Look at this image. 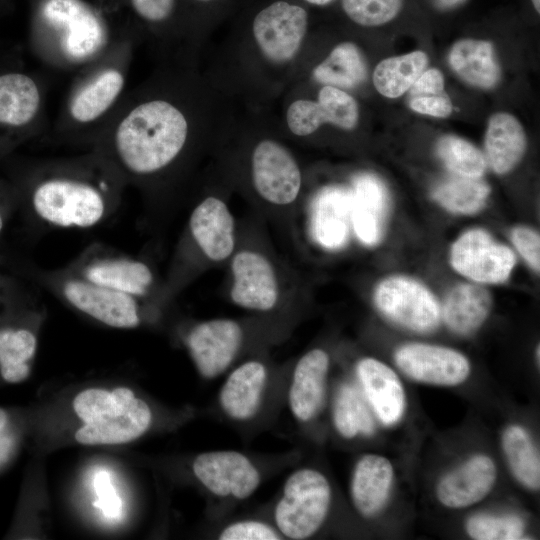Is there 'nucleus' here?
Masks as SVG:
<instances>
[{
  "label": "nucleus",
  "instance_id": "obj_1",
  "mask_svg": "<svg viewBox=\"0 0 540 540\" xmlns=\"http://www.w3.org/2000/svg\"><path fill=\"white\" fill-rule=\"evenodd\" d=\"M231 102L198 64L162 62L123 96L89 144L126 184L156 187L223 140L235 118Z\"/></svg>",
  "mask_w": 540,
  "mask_h": 540
},
{
  "label": "nucleus",
  "instance_id": "obj_2",
  "mask_svg": "<svg viewBox=\"0 0 540 540\" xmlns=\"http://www.w3.org/2000/svg\"><path fill=\"white\" fill-rule=\"evenodd\" d=\"M308 28L309 15L303 6L273 1L253 16L243 42L234 44V56L227 60L230 66L209 77L231 99L242 96L260 106L291 84Z\"/></svg>",
  "mask_w": 540,
  "mask_h": 540
},
{
  "label": "nucleus",
  "instance_id": "obj_3",
  "mask_svg": "<svg viewBox=\"0 0 540 540\" xmlns=\"http://www.w3.org/2000/svg\"><path fill=\"white\" fill-rule=\"evenodd\" d=\"M126 182L98 152L43 161L35 171L29 200L35 216L60 229L96 227L117 210Z\"/></svg>",
  "mask_w": 540,
  "mask_h": 540
},
{
  "label": "nucleus",
  "instance_id": "obj_4",
  "mask_svg": "<svg viewBox=\"0 0 540 540\" xmlns=\"http://www.w3.org/2000/svg\"><path fill=\"white\" fill-rule=\"evenodd\" d=\"M132 44L115 41L83 67L55 125L58 135L66 140L91 142L125 95Z\"/></svg>",
  "mask_w": 540,
  "mask_h": 540
},
{
  "label": "nucleus",
  "instance_id": "obj_5",
  "mask_svg": "<svg viewBox=\"0 0 540 540\" xmlns=\"http://www.w3.org/2000/svg\"><path fill=\"white\" fill-rule=\"evenodd\" d=\"M40 30L35 47L50 63L85 67L115 42L97 14L82 0H45L39 8Z\"/></svg>",
  "mask_w": 540,
  "mask_h": 540
},
{
  "label": "nucleus",
  "instance_id": "obj_6",
  "mask_svg": "<svg viewBox=\"0 0 540 540\" xmlns=\"http://www.w3.org/2000/svg\"><path fill=\"white\" fill-rule=\"evenodd\" d=\"M241 121L243 164L247 184L264 205L287 208L298 200L302 171L290 148L260 119Z\"/></svg>",
  "mask_w": 540,
  "mask_h": 540
},
{
  "label": "nucleus",
  "instance_id": "obj_7",
  "mask_svg": "<svg viewBox=\"0 0 540 540\" xmlns=\"http://www.w3.org/2000/svg\"><path fill=\"white\" fill-rule=\"evenodd\" d=\"M73 407L85 423L75 433V439L85 445L133 441L143 435L152 422L149 406L126 387L111 392L86 389L76 396Z\"/></svg>",
  "mask_w": 540,
  "mask_h": 540
},
{
  "label": "nucleus",
  "instance_id": "obj_8",
  "mask_svg": "<svg viewBox=\"0 0 540 540\" xmlns=\"http://www.w3.org/2000/svg\"><path fill=\"white\" fill-rule=\"evenodd\" d=\"M236 238L235 220L226 201L217 194L203 196L189 216L176 266L165 286L167 295L192 259L214 264L230 260L237 249Z\"/></svg>",
  "mask_w": 540,
  "mask_h": 540
},
{
  "label": "nucleus",
  "instance_id": "obj_9",
  "mask_svg": "<svg viewBox=\"0 0 540 540\" xmlns=\"http://www.w3.org/2000/svg\"><path fill=\"white\" fill-rule=\"evenodd\" d=\"M43 285L85 315L114 328H135L150 300L98 285L68 268L43 271Z\"/></svg>",
  "mask_w": 540,
  "mask_h": 540
},
{
  "label": "nucleus",
  "instance_id": "obj_10",
  "mask_svg": "<svg viewBox=\"0 0 540 540\" xmlns=\"http://www.w3.org/2000/svg\"><path fill=\"white\" fill-rule=\"evenodd\" d=\"M331 503V487L318 470L293 471L283 485L274 507V522L281 536L303 540L314 535L324 523Z\"/></svg>",
  "mask_w": 540,
  "mask_h": 540
},
{
  "label": "nucleus",
  "instance_id": "obj_11",
  "mask_svg": "<svg viewBox=\"0 0 540 540\" xmlns=\"http://www.w3.org/2000/svg\"><path fill=\"white\" fill-rule=\"evenodd\" d=\"M66 268L88 281L142 299L167 296L147 262L100 243L86 247Z\"/></svg>",
  "mask_w": 540,
  "mask_h": 540
},
{
  "label": "nucleus",
  "instance_id": "obj_12",
  "mask_svg": "<svg viewBox=\"0 0 540 540\" xmlns=\"http://www.w3.org/2000/svg\"><path fill=\"white\" fill-rule=\"evenodd\" d=\"M283 109V126L295 139H306L324 125L350 131L359 121V106L346 90L322 85L316 99L289 93Z\"/></svg>",
  "mask_w": 540,
  "mask_h": 540
},
{
  "label": "nucleus",
  "instance_id": "obj_13",
  "mask_svg": "<svg viewBox=\"0 0 540 540\" xmlns=\"http://www.w3.org/2000/svg\"><path fill=\"white\" fill-rule=\"evenodd\" d=\"M44 85L22 71L0 73V141L20 142L43 125Z\"/></svg>",
  "mask_w": 540,
  "mask_h": 540
},
{
  "label": "nucleus",
  "instance_id": "obj_14",
  "mask_svg": "<svg viewBox=\"0 0 540 540\" xmlns=\"http://www.w3.org/2000/svg\"><path fill=\"white\" fill-rule=\"evenodd\" d=\"M230 299L236 306L270 312L283 296L282 281L270 257L251 247L236 249L230 258Z\"/></svg>",
  "mask_w": 540,
  "mask_h": 540
},
{
  "label": "nucleus",
  "instance_id": "obj_15",
  "mask_svg": "<svg viewBox=\"0 0 540 540\" xmlns=\"http://www.w3.org/2000/svg\"><path fill=\"white\" fill-rule=\"evenodd\" d=\"M374 302L391 321L416 332H430L440 319V307L434 295L418 281L391 276L375 288Z\"/></svg>",
  "mask_w": 540,
  "mask_h": 540
},
{
  "label": "nucleus",
  "instance_id": "obj_16",
  "mask_svg": "<svg viewBox=\"0 0 540 540\" xmlns=\"http://www.w3.org/2000/svg\"><path fill=\"white\" fill-rule=\"evenodd\" d=\"M245 341L242 325L234 319L215 318L195 324L185 344L199 374L214 379L239 355Z\"/></svg>",
  "mask_w": 540,
  "mask_h": 540
},
{
  "label": "nucleus",
  "instance_id": "obj_17",
  "mask_svg": "<svg viewBox=\"0 0 540 540\" xmlns=\"http://www.w3.org/2000/svg\"><path fill=\"white\" fill-rule=\"evenodd\" d=\"M450 263L461 275L478 283L506 281L515 266L513 251L483 229L464 232L452 245Z\"/></svg>",
  "mask_w": 540,
  "mask_h": 540
},
{
  "label": "nucleus",
  "instance_id": "obj_18",
  "mask_svg": "<svg viewBox=\"0 0 540 540\" xmlns=\"http://www.w3.org/2000/svg\"><path fill=\"white\" fill-rule=\"evenodd\" d=\"M197 480L213 495L244 500L261 483L255 464L243 453L233 450L204 452L192 465Z\"/></svg>",
  "mask_w": 540,
  "mask_h": 540
},
{
  "label": "nucleus",
  "instance_id": "obj_19",
  "mask_svg": "<svg viewBox=\"0 0 540 540\" xmlns=\"http://www.w3.org/2000/svg\"><path fill=\"white\" fill-rule=\"evenodd\" d=\"M395 362L410 378L433 385H458L470 373L469 361L463 354L436 345H403L395 353Z\"/></svg>",
  "mask_w": 540,
  "mask_h": 540
},
{
  "label": "nucleus",
  "instance_id": "obj_20",
  "mask_svg": "<svg viewBox=\"0 0 540 540\" xmlns=\"http://www.w3.org/2000/svg\"><path fill=\"white\" fill-rule=\"evenodd\" d=\"M329 356L323 349L309 350L297 361L289 389L288 406L299 422H309L319 413L325 398Z\"/></svg>",
  "mask_w": 540,
  "mask_h": 540
},
{
  "label": "nucleus",
  "instance_id": "obj_21",
  "mask_svg": "<svg viewBox=\"0 0 540 540\" xmlns=\"http://www.w3.org/2000/svg\"><path fill=\"white\" fill-rule=\"evenodd\" d=\"M268 370L259 360L251 359L234 368L219 391V405L230 419L245 422L260 410Z\"/></svg>",
  "mask_w": 540,
  "mask_h": 540
},
{
  "label": "nucleus",
  "instance_id": "obj_22",
  "mask_svg": "<svg viewBox=\"0 0 540 540\" xmlns=\"http://www.w3.org/2000/svg\"><path fill=\"white\" fill-rule=\"evenodd\" d=\"M356 374L363 394L379 420L397 423L405 409V394L397 374L381 361L366 357L358 361Z\"/></svg>",
  "mask_w": 540,
  "mask_h": 540
},
{
  "label": "nucleus",
  "instance_id": "obj_23",
  "mask_svg": "<svg viewBox=\"0 0 540 540\" xmlns=\"http://www.w3.org/2000/svg\"><path fill=\"white\" fill-rule=\"evenodd\" d=\"M495 480L496 468L492 459L476 455L441 479L437 497L447 507H467L482 500Z\"/></svg>",
  "mask_w": 540,
  "mask_h": 540
},
{
  "label": "nucleus",
  "instance_id": "obj_24",
  "mask_svg": "<svg viewBox=\"0 0 540 540\" xmlns=\"http://www.w3.org/2000/svg\"><path fill=\"white\" fill-rule=\"evenodd\" d=\"M351 192V218L358 238L374 245L382 237L388 208V194L383 182L372 174H361L354 179Z\"/></svg>",
  "mask_w": 540,
  "mask_h": 540
},
{
  "label": "nucleus",
  "instance_id": "obj_25",
  "mask_svg": "<svg viewBox=\"0 0 540 540\" xmlns=\"http://www.w3.org/2000/svg\"><path fill=\"white\" fill-rule=\"evenodd\" d=\"M393 482V467L388 459L376 454L361 457L353 470L350 493L356 510L372 517L384 506Z\"/></svg>",
  "mask_w": 540,
  "mask_h": 540
},
{
  "label": "nucleus",
  "instance_id": "obj_26",
  "mask_svg": "<svg viewBox=\"0 0 540 540\" xmlns=\"http://www.w3.org/2000/svg\"><path fill=\"white\" fill-rule=\"evenodd\" d=\"M526 147L525 131L513 115L499 112L490 117L485 134V159L494 172L505 174L512 170Z\"/></svg>",
  "mask_w": 540,
  "mask_h": 540
},
{
  "label": "nucleus",
  "instance_id": "obj_27",
  "mask_svg": "<svg viewBox=\"0 0 540 540\" xmlns=\"http://www.w3.org/2000/svg\"><path fill=\"white\" fill-rule=\"evenodd\" d=\"M491 305L492 299L486 288L477 284H460L446 296L442 316L452 331L467 335L484 323Z\"/></svg>",
  "mask_w": 540,
  "mask_h": 540
},
{
  "label": "nucleus",
  "instance_id": "obj_28",
  "mask_svg": "<svg viewBox=\"0 0 540 540\" xmlns=\"http://www.w3.org/2000/svg\"><path fill=\"white\" fill-rule=\"evenodd\" d=\"M449 62L467 83L483 88L494 87L501 76L493 46L485 40L462 39L451 48Z\"/></svg>",
  "mask_w": 540,
  "mask_h": 540
},
{
  "label": "nucleus",
  "instance_id": "obj_29",
  "mask_svg": "<svg viewBox=\"0 0 540 540\" xmlns=\"http://www.w3.org/2000/svg\"><path fill=\"white\" fill-rule=\"evenodd\" d=\"M367 67L359 48L352 42L337 44L311 70V79L321 85L349 90L362 84Z\"/></svg>",
  "mask_w": 540,
  "mask_h": 540
},
{
  "label": "nucleus",
  "instance_id": "obj_30",
  "mask_svg": "<svg viewBox=\"0 0 540 540\" xmlns=\"http://www.w3.org/2000/svg\"><path fill=\"white\" fill-rule=\"evenodd\" d=\"M351 192L339 187L324 190L316 204L315 231L319 241L329 248L342 245L348 232Z\"/></svg>",
  "mask_w": 540,
  "mask_h": 540
},
{
  "label": "nucleus",
  "instance_id": "obj_31",
  "mask_svg": "<svg viewBox=\"0 0 540 540\" xmlns=\"http://www.w3.org/2000/svg\"><path fill=\"white\" fill-rule=\"evenodd\" d=\"M427 64V55L421 50L386 58L375 67L373 84L381 95L397 98L410 89Z\"/></svg>",
  "mask_w": 540,
  "mask_h": 540
},
{
  "label": "nucleus",
  "instance_id": "obj_32",
  "mask_svg": "<svg viewBox=\"0 0 540 540\" xmlns=\"http://www.w3.org/2000/svg\"><path fill=\"white\" fill-rule=\"evenodd\" d=\"M333 424L346 439L369 436L375 429L374 419L364 394L354 385L342 384L333 402Z\"/></svg>",
  "mask_w": 540,
  "mask_h": 540
},
{
  "label": "nucleus",
  "instance_id": "obj_33",
  "mask_svg": "<svg viewBox=\"0 0 540 540\" xmlns=\"http://www.w3.org/2000/svg\"><path fill=\"white\" fill-rule=\"evenodd\" d=\"M37 348L35 333L28 328L0 329V372L10 383L25 380Z\"/></svg>",
  "mask_w": 540,
  "mask_h": 540
},
{
  "label": "nucleus",
  "instance_id": "obj_34",
  "mask_svg": "<svg viewBox=\"0 0 540 540\" xmlns=\"http://www.w3.org/2000/svg\"><path fill=\"white\" fill-rule=\"evenodd\" d=\"M508 464L525 487L537 490L540 486V457L529 433L521 426H509L502 436Z\"/></svg>",
  "mask_w": 540,
  "mask_h": 540
},
{
  "label": "nucleus",
  "instance_id": "obj_35",
  "mask_svg": "<svg viewBox=\"0 0 540 540\" xmlns=\"http://www.w3.org/2000/svg\"><path fill=\"white\" fill-rule=\"evenodd\" d=\"M490 187L479 178L455 176L441 182L433 198L445 209L458 214H474L486 204Z\"/></svg>",
  "mask_w": 540,
  "mask_h": 540
},
{
  "label": "nucleus",
  "instance_id": "obj_36",
  "mask_svg": "<svg viewBox=\"0 0 540 540\" xmlns=\"http://www.w3.org/2000/svg\"><path fill=\"white\" fill-rule=\"evenodd\" d=\"M437 153L445 166L455 175L480 178L486 169L484 155L470 142L454 135L442 137Z\"/></svg>",
  "mask_w": 540,
  "mask_h": 540
},
{
  "label": "nucleus",
  "instance_id": "obj_37",
  "mask_svg": "<svg viewBox=\"0 0 540 540\" xmlns=\"http://www.w3.org/2000/svg\"><path fill=\"white\" fill-rule=\"evenodd\" d=\"M466 531L477 540H517L523 536L524 522L514 515L478 514L468 519Z\"/></svg>",
  "mask_w": 540,
  "mask_h": 540
},
{
  "label": "nucleus",
  "instance_id": "obj_38",
  "mask_svg": "<svg viewBox=\"0 0 540 540\" xmlns=\"http://www.w3.org/2000/svg\"><path fill=\"white\" fill-rule=\"evenodd\" d=\"M402 6L403 0H341L345 15L363 27L381 26L392 21Z\"/></svg>",
  "mask_w": 540,
  "mask_h": 540
},
{
  "label": "nucleus",
  "instance_id": "obj_39",
  "mask_svg": "<svg viewBox=\"0 0 540 540\" xmlns=\"http://www.w3.org/2000/svg\"><path fill=\"white\" fill-rule=\"evenodd\" d=\"M281 538L277 529L258 520L233 522L218 535L220 540H277Z\"/></svg>",
  "mask_w": 540,
  "mask_h": 540
},
{
  "label": "nucleus",
  "instance_id": "obj_40",
  "mask_svg": "<svg viewBox=\"0 0 540 540\" xmlns=\"http://www.w3.org/2000/svg\"><path fill=\"white\" fill-rule=\"evenodd\" d=\"M93 485L98 499L93 506L102 510L103 514L112 520H119L123 516V502L111 484L107 471H98L94 475Z\"/></svg>",
  "mask_w": 540,
  "mask_h": 540
},
{
  "label": "nucleus",
  "instance_id": "obj_41",
  "mask_svg": "<svg viewBox=\"0 0 540 540\" xmlns=\"http://www.w3.org/2000/svg\"><path fill=\"white\" fill-rule=\"evenodd\" d=\"M130 3L141 20L158 28L172 18L177 0H130Z\"/></svg>",
  "mask_w": 540,
  "mask_h": 540
},
{
  "label": "nucleus",
  "instance_id": "obj_42",
  "mask_svg": "<svg viewBox=\"0 0 540 540\" xmlns=\"http://www.w3.org/2000/svg\"><path fill=\"white\" fill-rule=\"evenodd\" d=\"M511 240L530 267L539 272L540 237L539 233L525 226H518L511 232Z\"/></svg>",
  "mask_w": 540,
  "mask_h": 540
},
{
  "label": "nucleus",
  "instance_id": "obj_43",
  "mask_svg": "<svg viewBox=\"0 0 540 540\" xmlns=\"http://www.w3.org/2000/svg\"><path fill=\"white\" fill-rule=\"evenodd\" d=\"M409 104L412 110L437 118L448 117L453 110L452 103L445 94L411 97Z\"/></svg>",
  "mask_w": 540,
  "mask_h": 540
},
{
  "label": "nucleus",
  "instance_id": "obj_44",
  "mask_svg": "<svg viewBox=\"0 0 540 540\" xmlns=\"http://www.w3.org/2000/svg\"><path fill=\"white\" fill-rule=\"evenodd\" d=\"M411 97L444 94V77L436 68L423 71L410 87Z\"/></svg>",
  "mask_w": 540,
  "mask_h": 540
},
{
  "label": "nucleus",
  "instance_id": "obj_45",
  "mask_svg": "<svg viewBox=\"0 0 540 540\" xmlns=\"http://www.w3.org/2000/svg\"><path fill=\"white\" fill-rule=\"evenodd\" d=\"M12 439L0 432V463L6 460L12 449Z\"/></svg>",
  "mask_w": 540,
  "mask_h": 540
},
{
  "label": "nucleus",
  "instance_id": "obj_46",
  "mask_svg": "<svg viewBox=\"0 0 540 540\" xmlns=\"http://www.w3.org/2000/svg\"><path fill=\"white\" fill-rule=\"evenodd\" d=\"M465 0H438L439 4L444 8H453L463 3Z\"/></svg>",
  "mask_w": 540,
  "mask_h": 540
},
{
  "label": "nucleus",
  "instance_id": "obj_47",
  "mask_svg": "<svg viewBox=\"0 0 540 540\" xmlns=\"http://www.w3.org/2000/svg\"><path fill=\"white\" fill-rule=\"evenodd\" d=\"M302 1L313 6H326L330 4L333 0H302Z\"/></svg>",
  "mask_w": 540,
  "mask_h": 540
},
{
  "label": "nucleus",
  "instance_id": "obj_48",
  "mask_svg": "<svg viewBox=\"0 0 540 540\" xmlns=\"http://www.w3.org/2000/svg\"><path fill=\"white\" fill-rule=\"evenodd\" d=\"M7 422V415L6 413L0 409V432L4 429Z\"/></svg>",
  "mask_w": 540,
  "mask_h": 540
},
{
  "label": "nucleus",
  "instance_id": "obj_49",
  "mask_svg": "<svg viewBox=\"0 0 540 540\" xmlns=\"http://www.w3.org/2000/svg\"><path fill=\"white\" fill-rule=\"evenodd\" d=\"M535 11L539 14L540 12V0H531Z\"/></svg>",
  "mask_w": 540,
  "mask_h": 540
},
{
  "label": "nucleus",
  "instance_id": "obj_50",
  "mask_svg": "<svg viewBox=\"0 0 540 540\" xmlns=\"http://www.w3.org/2000/svg\"><path fill=\"white\" fill-rule=\"evenodd\" d=\"M197 3H201V4H210V3H213L215 2L216 0H193Z\"/></svg>",
  "mask_w": 540,
  "mask_h": 540
},
{
  "label": "nucleus",
  "instance_id": "obj_51",
  "mask_svg": "<svg viewBox=\"0 0 540 540\" xmlns=\"http://www.w3.org/2000/svg\"><path fill=\"white\" fill-rule=\"evenodd\" d=\"M2 227H3V217H2V214L0 213V232L2 230Z\"/></svg>",
  "mask_w": 540,
  "mask_h": 540
},
{
  "label": "nucleus",
  "instance_id": "obj_52",
  "mask_svg": "<svg viewBox=\"0 0 540 540\" xmlns=\"http://www.w3.org/2000/svg\"><path fill=\"white\" fill-rule=\"evenodd\" d=\"M536 352H537V361H538V363H539V352H540L539 346L537 347V351H536Z\"/></svg>",
  "mask_w": 540,
  "mask_h": 540
}]
</instances>
